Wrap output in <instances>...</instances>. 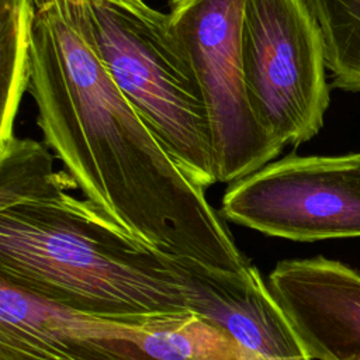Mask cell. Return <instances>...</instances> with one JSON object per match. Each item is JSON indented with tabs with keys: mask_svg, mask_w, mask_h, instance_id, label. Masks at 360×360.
<instances>
[{
	"mask_svg": "<svg viewBox=\"0 0 360 360\" xmlns=\"http://www.w3.org/2000/svg\"><path fill=\"white\" fill-rule=\"evenodd\" d=\"M28 87L44 141L86 200L158 253L245 273L205 190L170 158L110 76L87 0H27Z\"/></svg>",
	"mask_w": 360,
	"mask_h": 360,
	"instance_id": "1",
	"label": "cell"
},
{
	"mask_svg": "<svg viewBox=\"0 0 360 360\" xmlns=\"http://www.w3.org/2000/svg\"><path fill=\"white\" fill-rule=\"evenodd\" d=\"M0 278L112 321L190 312L163 256L69 191L0 210Z\"/></svg>",
	"mask_w": 360,
	"mask_h": 360,
	"instance_id": "2",
	"label": "cell"
},
{
	"mask_svg": "<svg viewBox=\"0 0 360 360\" xmlns=\"http://www.w3.org/2000/svg\"><path fill=\"white\" fill-rule=\"evenodd\" d=\"M98 53L170 158L204 190L217 167L205 108L169 14L143 0H87Z\"/></svg>",
	"mask_w": 360,
	"mask_h": 360,
	"instance_id": "3",
	"label": "cell"
},
{
	"mask_svg": "<svg viewBox=\"0 0 360 360\" xmlns=\"http://www.w3.org/2000/svg\"><path fill=\"white\" fill-rule=\"evenodd\" d=\"M243 79L260 127L281 146L312 139L329 105L322 35L307 0H245Z\"/></svg>",
	"mask_w": 360,
	"mask_h": 360,
	"instance_id": "4",
	"label": "cell"
},
{
	"mask_svg": "<svg viewBox=\"0 0 360 360\" xmlns=\"http://www.w3.org/2000/svg\"><path fill=\"white\" fill-rule=\"evenodd\" d=\"M245 0H170L169 18L197 83L217 179L232 183L284 149L257 122L245 87L240 31Z\"/></svg>",
	"mask_w": 360,
	"mask_h": 360,
	"instance_id": "5",
	"label": "cell"
},
{
	"mask_svg": "<svg viewBox=\"0 0 360 360\" xmlns=\"http://www.w3.org/2000/svg\"><path fill=\"white\" fill-rule=\"evenodd\" d=\"M221 215L298 242L360 236V153L271 160L229 183Z\"/></svg>",
	"mask_w": 360,
	"mask_h": 360,
	"instance_id": "6",
	"label": "cell"
},
{
	"mask_svg": "<svg viewBox=\"0 0 360 360\" xmlns=\"http://www.w3.org/2000/svg\"><path fill=\"white\" fill-rule=\"evenodd\" d=\"M143 321L73 311L0 278V360H149Z\"/></svg>",
	"mask_w": 360,
	"mask_h": 360,
	"instance_id": "7",
	"label": "cell"
},
{
	"mask_svg": "<svg viewBox=\"0 0 360 360\" xmlns=\"http://www.w3.org/2000/svg\"><path fill=\"white\" fill-rule=\"evenodd\" d=\"M163 260L181 285L188 309L256 359L312 360L257 267L233 273L179 257Z\"/></svg>",
	"mask_w": 360,
	"mask_h": 360,
	"instance_id": "8",
	"label": "cell"
},
{
	"mask_svg": "<svg viewBox=\"0 0 360 360\" xmlns=\"http://www.w3.org/2000/svg\"><path fill=\"white\" fill-rule=\"evenodd\" d=\"M267 285L312 360H360V273L323 256L288 259Z\"/></svg>",
	"mask_w": 360,
	"mask_h": 360,
	"instance_id": "9",
	"label": "cell"
},
{
	"mask_svg": "<svg viewBox=\"0 0 360 360\" xmlns=\"http://www.w3.org/2000/svg\"><path fill=\"white\" fill-rule=\"evenodd\" d=\"M77 188L65 172H55L45 143L15 135L0 141V210Z\"/></svg>",
	"mask_w": 360,
	"mask_h": 360,
	"instance_id": "10",
	"label": "cell"
},
{
	"mask_svg": "<svg viewBox=\"0 0 360 360\" xmlns=\"http://www.w3.org/2000/svg\"><path fill=\"white\" fill-rule=\"evenodd\" d=\"M318 22L333 87L360 91V0H307Z\"/></svg>",
	"mask_w": 360,
	"mask_h": 360,
	"instance_id": "11",
	"label": "cell"
},
{
	"mask_svg": "<svg viewBox=\"0 0 360 360\" xmlns=\"http://www.w3.org/2000/svg\"><path fill=\"white\" fill-rule=\"evenodd\" d=\"M30 11L27 0H0V141L14 135L13 127L22 93L28 87Z\"/></svg>",
	"mask_w": 360,
	"mask_h": 360,
	"instance_id": "12",
	"label": "cell"
}]
</instances>
